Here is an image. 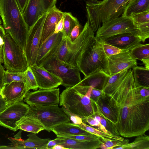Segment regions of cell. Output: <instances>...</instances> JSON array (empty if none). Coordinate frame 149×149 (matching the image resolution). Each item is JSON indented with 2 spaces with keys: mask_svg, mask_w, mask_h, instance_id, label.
<instances>
[{
  "mask_svg": "<svg viewBox=\"0 0 149 149\" xmlns=\"http://www.w3.org/2000/svg\"><path fill=\"white\" fill-rule=\"evenodd\" d=\"M115 125L120 135L125 137L145 134L149 129V100L118 107Z\"/></svg>",
  "mask_w": 149,
  "mask_h": 149,
  "instance_id": "cell-1",
  "label": "cell"
},
{
  "mask_svg": "<svg viewBox=\"0 0 149 149\" xmlns=\"http://www.w3.org/2000/svg\"><path fill=\"white\" fill-rule=\"evenodd\" d=\"M0 16L5 32L24 51L28 27L16 0H0Z\"/></svg>",
  "mask_w": 149,
  "mask_h": 149,
  "instance_id": "cell-2",
  "label": "cell"
},
{
  "mask_svg": "<svg viewBox=\"0 0 149 149\" xmlns=\"http://www.w3.org/2000/svg\"><path fill=\"white\" fill-rule=\"evenodd\" d=\"M130 0H87V22L94 32L105 23L119 17Z\"/></svg>",
  "mask_w": 149,
  "mask_h": 149,
  "instance_id": "cell-3",
  "label": "cell"
},
{
  "mask_svg": "<svg viewBox=\"0 0 149 149\" xmlns=\"http://www.w3.org/2000/svg\"><path fill=\"white\" fill-rule=\"evenodd\" d=\"M95 37L94 32L87 22L81 33L73 42H71L69 38H63L53 54L64 62L77 67L82 54Z\"/></svg>",
  "mask_w": 149,
  "mask_h": 149,
  "instance_id": "cell-4",
  "label": "cell"
},
{
  "mask_svg": "<svg viewBox=\"0 0 149 149\" xmlns=\"http://www.w3.org/2000/svg\"><path fill=\"white\" fill-rule=\"evenodd\" d=\"M60 106L70 113L77 115L82 120L95 115L96 112L95 104L89 96L84 95L73 87L66 88L59 97Z\"/></svg>",
  "mask_w": 149,
  "mask_h": 149,
  "instance_id": "cell-5",
  "label": "cell"
},
{
  "mask_svg": "<svg viewBox=\"0 0 149 149\" xmlns=\"http://www.w3.org/2000/svg\"><path fill=\"white\" fill-rule=\"evenodd\" d=\"M77 67L85 77L97 69L109 75L107 56L104 51L102 43L95 37L82 54Z\"/></svg>",
  "mask_w": 149,
  "mask_h": 149,
  "instance_id": "cell-6",
  "label": "cell"
},
{
  "mask_svg": "<svg viewBox=\"0 0 149 149\" xmlns=\"http://www.w3.org/2000/svg\"><path fill=\"white\" fill-rule=\"evenodd\" d=\"M136 85L131 68L123 80L116 87L106 93L115 101L118 107L138 103L149 100L140 95L139 88Z\"/></svg>",
  "mask_w": 149,
  "mask_h": 149,
  "instance_id": "cell-7",
  "label": "cell"
},
{
  "mask_svg": "<svg viewBox=\"0 0 149 149\" xmlns=\"http://www.w3.org/2000/svg\"><path fill=\"white\" fill-rule=\"evenodd\" d=\"M3 63L6 70L12 72H23L29 67L24 51L6 32L3 38Z\"/></svg>",
  "mask_w": 149,
  "mask_h": 149,
  "instance_id": "cell-8",
  "label": "cell"
},
{
  "mask_svg": "<svg viewBox=\"0 0 149 149\" xmlns=\"http://www.w3.org/2000/svg\"><path fill=\"white\" fill-rule=\"evenodd\" d=\"M40 66L59 77L62 80L61 85L66 88L74 86L81 80L77 67L61 61L55 54L49 57Z\"/></svg>",
  "mask_w": 149,
  "mask_h": 149,
  "instance_id": "cell-9",
  "label": "cell"
},
{
  "mask_svg": "<svg viewBox=\"0 0 149 149\" xmlns=\"http://www.w3.org/2000/svg\"><path fill=\"white\" fill-rule=\"evenodd\" d=\"M29 106L27 116L38 120L49 132L60 124L70 122L63 108L58 105Z\"/></svg>",
  "mask_w": 149,
  "mask_h": 149,
  "instance_id": "cell-10",
  "label": "cell"
},
{
  "mask_svg": "<svg viewBox=\"0 0 149 149\" xmlns=\"http://www.w3.org/2000/svg\"><path fill=\"white\" fill-rule=\"evenodd\" d=\"M130 33L144 40L139 29L131 17L122 16L112 19L102 25L97 30L95 37L101 41L110 37L122 33Z\"/></svg>",
  "mask_w": 149,
  "mask_h": 149,
  "instance_id": "cell-11",
  "label": "cell"
},
{
  "mask_svg": "<svg viewBox=\"0 0 149 149\" xmlns=\"http://www.w3.org/2000/svg\"><path fill=\"white\" fill-rule=\"evenodd\" d=\"M47 12L45 13L29 29L24 53L29 66L36 64L43 24Z\"/></svg>",
  "mask_w": 149,
  "mask_h": 149,
  "instance_id": "cell-12",
  "label": "cell"
},
{
  "mask_svg": "<svg viewBox=\"0 0 149 149\" xmlns=\"http://www.w3.org/2000/svg\"><path fill=\"white\" fill-rule=\"evenodd\" d=\"M29 108L22 101L9 105L0 113V125L16 131L18 130L16 123L26 115Z\"/></svg>",
  "mask_w": 149,
  "mask_h": 149,
  "instance_id": "cell-13",
  "label": "cell"
},
{
  "mask_svg": "<svg viewBox=\"0 0 149 149\" xmlns=\"http://www.w3.org/2000/svg\"><path fill=\"white\" fill-rule=\"evenodd\" d=\"M59 93L58 88L29 91L23 100L30 106L58 105Z\"/></svg>",
  "mask_w": 149,
  "mask_h": 149,
  "instance_id": "cell-14",
  "label": "cell"
},
{
  "mask_svg": "<svg viewBox=\"0 0 149 149\" xmlns=\"http://www.w3.org/2000/svg\"><path fill=\"white\" fill-rule=\"evenodd\" d=\"M109 75L111 76L125 69L137 66L136 60L134 58L130 50L107 56Z\"/></svg>",
  "mask_w": 149,
  "mask_h": 149,
  "instance_id": "cell-15",
  "label": "cell"
},
{
  "mask_svg": "<svg viewBox=\"0 0 149 149\" xmlns=\"http://www.w3.org/2000/svg\"><path fill=\"white\" fill-rule=\"evenodd\" d=\"M93 101L96 106V114L106 118L115 125L117 120L118 107L114 100L104 92L96 101Z\"/></svg>",
  "mask_w": 149,
  "mask_h": 149,
  "instance_id": "cell-16",
  "label": "cell"
},
{
  "mask_svg": "<svg viewBox=\"0 0 149 149\" xmlns=\"http://www.w3.org/2000/svg\"><path fill=\"white\" fill-rule=\"evenodd\" d=\"M30 67L38 88L50 89L55 88L61 84L62 80L59 77L46 70L43 67L35 64Z\"/></svg>",
  "mask_w": 149,
  "mask_h": 149,
  "instance_id": "cell-17",
  "label": "cell"
},
{
  "mask_svg": "<svg viewBox=\"0 0 149 149\" xmlns=\"http://www.w3.org/2000/svg\"><path fill=\"white\" fill-rule=\"evenodd\" d=\"M63 38L62 32L53 33L40 45L36 65L40 66L44 62L53 55L59 46Z\"/></svg>",
  "mask_w": 149,
  "mask_h": 149,
  "instance_id": "cell-18",
  "label": "cell"
},
{
  "mask_svg": "<svg viewBox=\"0 0 149 149\" xmlns=\"http://www.w3.org/2000/svg\"><path fill=\"white\" fill-rule=\"evenodd\" d=\"M29 91L24 83L14 81L5 85L2 93L9 105L22 101Z\"/></svg>",
  "mask_w": 149,
  "mask_h": 149,
  "instance_id": "cell-19",
  "label": "cell"
},
{
  "mask_svg": "<svg viewBox=\"0 0 149 149\" xmlns=\"http://www.w3.org/2000/svg\"><path fill=\"white\" fill-rule=\"evenodd\" d=\"M46 12L43 0H29L22 13L29 29Z\"/></svg>",
  "mask_w": 149,
  "mask_h": 149,
  "instance_id": "cell-20",
  "label": "cell"
},
{
  "mask_svg": "<svg viewBox=\"0 0 149 149\" xmlns=\"http://www.w3.org/2000/svg\"><path fill=\"white\" fill-rule=\"evenodd\" d=\"M112 45L123 50H130L140 43V38L130 33L118 34L110 37L101 41Z\"/></svg>",
  "mask_w": 149,
  "mask_h": 149,
  "instance_id": "cell-21",
  "label": "cell"
},
{
  "mask_svg": "<svg viewBox=\"0 0 149 149\" xmlns=\"http://www.w3.org/2000/svg\"><path fill=\"white\" fill-rule=\"evenodd\" d=\"M27 139L24 140L20 139L9 137L10 144L17 147L18 149H47V146L49 138L41 139L36 134L30 132L27 135Z\"/></svg>",
  "mask_w": 149,
  "mask_h": 149,
  "instance_id": "cell-22",
  "label": "cell"
},
{
  "mask_svg": "<svg viewBox=\"0 0 149 149\" xmlns=\"http://www.w3.org/2000/svg\"><path fill=\"white\" fill-rule=\"evenodd\" d=\"M64 13L57 8L56 5L47 12L42 28L40 45L54 33L56 24Z\"/></svg>",
  "mask_w": 149,
  "mask_h": 149,
  "instance_id": "cell-23",
  "label": "cell"
},
{
  "mask_svg": "<svg viewBox=\"0 0 149 149\" xmlns=\"http://www.w3.org/2000/svg\"><path fill=\"white\" fill-rule=\"evenodd\" d=\"M110 77L104 71L97 69L85 77L77 85L91 86L95 89L103 90Z\"/></svg>",
  "mask_w": 149,
  "mask_h": 149,
  "instance_id": "cell-24",
  "label": "cell"
},
{
  "mask_svg": "<svg viewBox=\"0 0 149 149\" xmlns=\"http://www.w3.org/2000/svg\"><path fill=\"white\" fill-rule=\"evenodd\" d=\"M60 138L59 144L67 149H96L99 148L102 141L100 140L84 141L57 136Z\"/></svg>",
  "mask_w": 149,
  "mask_h": 149,
  "instance_id": "cell-25",
  "label": "cell"
},
{
  "mask_svg": "<svg viewBox=\"0 0 149 149\" xmlns=\"http://www.w3.org/2000/svg\"><path fill=\"white\" fill-rule=\"evenodd\" d=\"M16 125L18 130L36 134L45 130L44 126L39 121L32 116L27 115L22 117L17 122Z\"/></svg>",
  "mask_w": 149,
  "mask_h": 149,
  "instance_id": "cell-26",
  "label": "cell"
},
{
  "mask_svg": "<svg viewBox=\"0 0 149 149\" xmlns=\"http://www.w3.org/2000/svg\"><path fill=\"white\" fill-rule=\"evenodd\" d=\"M52 131L56 136L86 135L93 134L81 128L77 125L70 123H65L57 125Z\"/></svg>",
  "mask_w": 149,
  "mask_h": 149,
  "instance_id": "cell-27",
  "label": "cell"
},
{
  "mask_svg": "<svg viewBox=\"0 0 149 149\" xmlns=\"http://www.w3.org/2000/svg\"><path fill=\"white\" fill-rule=\"evenodd\" d=\"M147 11H149V0H130L126 5L122 16L124 17H131Z\"/></svg>",
  "mask_w": 149,
  "mask_h": 149,
  "instance_id": "cell-28",
  "label": "cell"
},
{
  "mask_svg": "<svg viewBox=\"0 0 149 149\" xmlns=\"http://www.w3.org/2000/svg\"><path fill=\"white\" fill-rule=\"evenodd\" d=\"M132 68L133 77L136 85L139 87H149V69L137 66Z\"/></svg>",
  "mask_w": 149,
  "mask_h": 149,
  "instance_id": "cell-29",
  "label": "cell"
},
{
  "mask_svg": "<svg viewBox=\"0 0 149 149\" xmlns=\"http://www.w3.org/2000/svg\"><path fill=\"white\" fill-rule=\"evenodd\" d=\"M132 142L116 147L113 149H149V136L143 134L137 136Z\"/></svg>",
  "mask_w": 149,
  "mask_h": 149,
  "instance_id": "cell-30",
  "label": "cell"
},
{
  "mask_svg": "<svg viewBox=\"0 0 149 149\" xmlns=\"http://www.w3.org/2000/svg\"><path fill=\"white\" fill-rule=\"evenodd\" d=\"M79 23L78 19L70 12H64L63 38H69L73 28Z\"/></svg>",
  "mask_w": 149,
  "mask_h": 149,
  "instance_id": "cell-31",
  "label": "cell"
},
{
  "mask_svg": "<svg viewBox=\"0 0 149 149\" xmlns=\"http://www.w3.org/2000/svg\"><path fill=\"white\" fill-rule=\"evenodd\" d=\"M128 69L125 70L110 76L103 90V91L106 93L116 87L124 79L127 73Z\"/></svg>",
  "mask_w": 149,
  "mask_h": 149,
  "instance_id": "cell-32",
  "label": "cell"
},
{
  "mask_svg": "<svg viewBox=\"0 0 149 149\" xmlns=\"http://www.w3.org/2000/svg\"><path fill=\"white\" fill-rule=\"evenodd\" d=\"M133 57L137 60H142L149 58V44L141 43L134 46L130 50Z\"/></svg>",
  "mask_w": 149,
  "mask_h": 149,
  "instance_id": "cell-33",
  "label": "cell"
},
{
  "mask_svg": "<svg viewBox=\"0 0 149 149\" xmlns=\"http://www.w3.org/2000/svg\"><path fill=\"white\" fill-rule=\"evenodd\" d=\"M77 125L81 128L91 134L98 136L100 137H103L120 141H123L124 139L123 138L119 136L111 135L106 133L93 127L88 125L85 123H83L81 124Z\"/></svg>",
  "mask_w": 149,
  "mask_h": 149,
  "instance_id": "cell-34",
  "label": "cell"
},
{
  "mask_svg": "<svg viewBox=\"0 0 149 149\" xmlns=\"http://www.w3.org/2000/svg\"><path fill=\"white\" fill-rule=\"evenodd\" d=\"M100 140L102 143L99 148L102 149H113L116 147L127 144L129 142V140L127 139L120 141L103 137H100Z\"/></svg>",
  "mask_w": 149,
  "mask_h": 149,
  "instance_id": "cell-35",
  "label": "cell"
},
{
  "mask_svg": "<svg viewBox=\"0 0 149 149\" xmlns=\"http://www.w3.org/2000/svg\"><path fill=\"white\" fill-rule=\"evenodd\" d=\"M23 75L25 83L29 90H37L38 87L30 66L23 72Z\"/></svg>",
  "mask_w": 149,
  "mask_h": 149,
  "instance_id": "cell-36",
  "label": "cell"
},
{
  "mask_svg": "<svg viewBox=\"0 0 149 149\" xmlns=\"http://www.w3.org/2000/svg\"><path fill=\"white\" fill-rule=\"evenodd\" d=\"M92 116L97 119L111 134L114 136L120 135L115 124L111 122L98 114L95 113Z\"/></svg>",
  "mask_w": 149,
  "mask_h": 149,
  "instance_id": "cell-37",
  "label": "cell"
},
{
  "mask_svg": "<svg viewBox=\"0 0 149 149\" xmlns=\"http://www.w3.org/2000/svg\"><path fill=\"white\" fill-rule=\"evenodd\" d=\"M4 81L5 85L14 81H20L25 83L23 72H12L5 70Z\"/></svg>",
  "mask_w": 149,
  "mask_h": 149,
  "instance_id": "cell-38",
  "label": "cell"
},
{
  "mask_svg": "<svg viewBox=\"0 0 149 149\" xmlns=\"http://www.w3.org/2000/svg\"><path fill=\"white\" fill-rule=\"evenodd\" d=\"M83 123H87L90 125L106 133L112 135L108 132L100 123L93 116H88L82 120Z\"/></svg>",
  "mask_w": 149,
  "mask_h": 149,
  "instance_id": "cell-39",
  "label": "cell"
},
{
  "mask_svg": "<svg viewBox=\"0 0 149 149\" xmlns=\"http://www.w3.org/2000/svg\"><path fill=\"white\" fill-rule=\"evenodd\" d=\"M134 22L139 24L149 22V11L143 12L133 15L131 17Z\"/></svg>",
  "mask_w": 149,
  "mask_h": 149,
  "instance_id": "cell-40",
  "label": "cell"
},
{
  "mask_svg": "<svg viewBox=\"0 0 149 149\" xmlns=\"http://www.w3.org/2000/svg\"><path fill=\"white\" fill-rule=\"evenodd\" d=\"M59 136L63 137L84 141H93L100 140V136L93 134L89 135H64L62 136Z\"/></svg>",
  "mask_w": 149,
  "mask_h": 149,
  "instance_id": "cell-41",
  "label": "cell"
},
{
  "mask_svg": "<svg viewBox=\"0 0 149 149\" xmlns=\"http://www.w3.org/2000/svg\"><path fill=\"white\" fill-rule=\"evenodd\" d=\"M102 42L104 51L107 56L115 55L124 51L112 45Z\"/></svg>",
  "mask_w": 149,
  "mask_h": 149,
  "instance_id": "cell-42",
  "label": "cell"
},
{
  "mask_svg": "<svg viewBox=\"0 0 149 149\" xmlns=\"http://www.w3.org/2000/svg\"><path fill=\"white\" fill-rule=\"evenodd\" d=\"M137 25L145 42L149 37V22Z\"/></svg>",
  "mask_w": 149,
  "mask_h": 149,
  "instance_id": "cell-43",
  "label": "cell"
},
{
  "mask_svg": "<svg viewBox=\"0 0 149 149\" xmlns=\"http://www.w3.org/2000/svg\"><path fill=\"white\" fill-rule=\"evenodd\" d=\"M68 116L69 118L73 123L78 125L83 123L82 118L79 116L73 114L68 111L64 108L62 107Z\"/></svg>",
  "mask_w": 149,
  "mask_h": 149,
  "instance_id": "cell-44",
  "label": "cell"
},
{
  "mask_svg": "<svg viewBox=\"0 0 149 149\" xmlns=\"http://www.w3.org/2000/svg\"><path fill=\"white\" fill-rule=\"evenodd\" d=\"M81 26L79 23L75 26L72 29L70 34L69 38L72 42L79 36L81 33Z\"/></svg>",
  "mask_w": 149,
  "mask_h": 149,
  "instance_id": "cell-45",
  "label": "cell"
},
{
  "mask_svg": "<svg viewBox=\"0 0 149 149\" xmlns=\"http://www.w3.org/2000/svg\"><path fill=\"white\" fill-rule=\"evenodd\" d=\"M104 93L102 90L93 88L91 94L90 98L94 101H96Z\"/></svg>",
  "mask_w": 149,
  "mask_h": 149,
  "instance_id": "cell-46",
  "label": "cell"
},
{
  "mask_svg": "<svg viewBox=\"0 0 149 149\" xmlns=\"http://www.w3.org/2000/svg\"><path fill=\"white\" fill-rule=\"evenodd\" d=\"M3 88L0 89V113L9 106L3 95L2 91Z\"/></svg>",
  "mask_w": 149,
  "mask_h": 149,
  "instance_id": "cell-47",
  "label": "cell"
},
{
  "mask_svg": "<svg viewBox=\"0 0 149 149\" xmlns=\"http://www.w3.org/2000/svg\"><path fill=\"white\" fill-rule=\"evenodd\" d=\"M64 13L63 16L56 24L54 33H57L60 32H63L64 27Z\"/></svg>",
  "mask_w": 149,
  "mask_h": 149,
  "instance_id": "cell-48",
  "label": "cell"
},
{
  "mask_svg": "<svg viewBox=\"0 0 149 149\" xmlns=\"http://www.w3.org/2000/svg\"><path fill=\"white\" fill-rule=\"evenodd\" d=\"M5 68L1 64H0V89L4 88L5 85L4 81Z\"/></svg>",
  "mask_w": 149,
  "mask_h": 149,
  "instance_id": "cell-49",
  "label": "cell"
},
{
  "mask_svg": "<svg viewBox=\"0 0 149 149\" xmlns=\"http://www.w3.org/2000/svg\"><path fill=\"white\" fill-rule=\"evenodd\" d=\"M46 12L52 9L55 5L57 0H43Z\"/></svg>",
  "mask_w": 149,
  "mask_h": 149,
  "instance_id": "cell-50",
  "label": "cell"
},
{
  "mask_svg": "<svg viewBox=\"0 0 149 149\" xmlns=\"http://www.w3.org/2000/svg\"><path fill=\"white\" fill-rule=\"evenodd\" d=\"M60 143V139L58 137L54 140H50L47 144V149H52L53 147L56 145L59 144Z\"/></svg>",
  "mask_w": 149,
  "mask_h": 149,
  "instance_id": "cell-51",
  "label": "cell"
},
{
  "mask_svg": "<svg viewBox=\"0 0 149 149\" xmlns=\"http://www.w3.org/2000/svg\"><path fill=\"white\" fill-rule=\"evenodd\" d=\"M139 91L142 97H149V87H140Z\"/></svg>",
  "mask_w": 149,
  "mask_h": 149,
  "instance_id": "cell-52",
  "label": "cell"
},
{
  "mask_svg": "<svg viewBox=\"0 0 149 149\" xmlns=\"http://www.w3.org/2000/svg\"><path fill=\"white\" fill-rule=\"evenodd\" d=\"M22 13L24 11L29 0H16Z\"/></svg>",
  "mask_w": 149,
  "mask_h": 149,
  "instance_id": "cell-53",
  "label": "cell"
},
{
  "mask_svg": "<svg viewBox=\"0 0 149 149\" xmlns=\"http://www.w3.org/2000/svg\"><path fill=\"white\" fill-rule=\"evenodd\" d=\"M18 149V148L15 146L10 144V145L0 146V149Z\"/></svg>",
  "mask_w": 149,
  "mask_h": 149,
  "instance_id": "cell-54",
  "label": "cell"
},
{
  "mask_svg": "<svg viewBox=\"0 0 149 149\" xmlns=\"http://www.w3.org/2000/svg\"><path fill=\"white\" fill-rule=\"evenodd\" d=\"M145 66V68L149 69V58L146 59L141 60Z\"/></svg>",
  "mask_w": 149,
  "mask_h": 149,
  "instance_id": "cell-55",
  "label": "cell"
},
{
  "mask_svg": "<svg viewBox=\"0 0 149 149\" xmlns=\"http://www.w3.org/2000/svg\"><path fill=\"white\" fill-rule=\"evenodd\" d=\"M5 31L2 25H0V36L2 38L5 34Z\"/></svg>",
  "mask_w": 149,
  "mask_h": 149,
  "instance_id": "cell-56",
  "label": "cell"
},
{
  "mask_svg": "<svg viewBox=\"0 0 149 149\" xmlns=\"http://www.w3.org/2000/svg\"><path fill=\"white\" fill-rule=\"evenodd\" d=\"M52 149H67V148L61 145L57 144L53 147Z\"/></svg>",
  "mask_w": 149,
  "mask_h": 149,
  "instance_id": "cell-57",
  "label": "cell"
},
{
  "mask_svg": "<svg viewBox=\"0 0 149 149\" xmlns=\"http://www.w3.org/2000/svg\"><path fill=\"white\" fill-rule=\"evenodd\" d=\"M2 46L0 47V64L3 63V56Z\"/></svg>",
  "mask_w": 149,
  "mask_h": 149,
  "instance_id": "cell-58",
  "label": "cell"
},
{
  "mask_svg": "<svg viewBox=\"0 0 149 149\" xmlns=\"http://www.w3.org/2000/svg\"><path fill=\"white\" fill-rule=\"evenodd\" d=\"M4 44V41L3 38L0 36V47L3 46Z\"/></svg>",
  "mask_w": 149,
  "mask_h": 149,
  "instance_id": "cell-59",
  "label": "cell"
},
{
  "mask_svg": "<svg viewBox=\"0 0 149 149\" xmlns=\"http://www.w3.org/2000/svg\"><path fill=\"white\" fill-rule=\"evenodd\" d=\"M2 23V21L1 20V18H0V25H1Z\"/></svg>",
  "mask_w": 149,
  "mask_h": 149,
  "instance_id": "cell-60",
  "label": "cell"
},
{
  "mask_svg": "<svg viewBox=\"0 0 149 149\" xmlns=\"http://www.w3.org/2000/svg\"></svg>",
  "mask_w": 149,
  "mask_h": 149,
  "instance_id": "cell-61",
  "label": "cell"
}]
</instances>
